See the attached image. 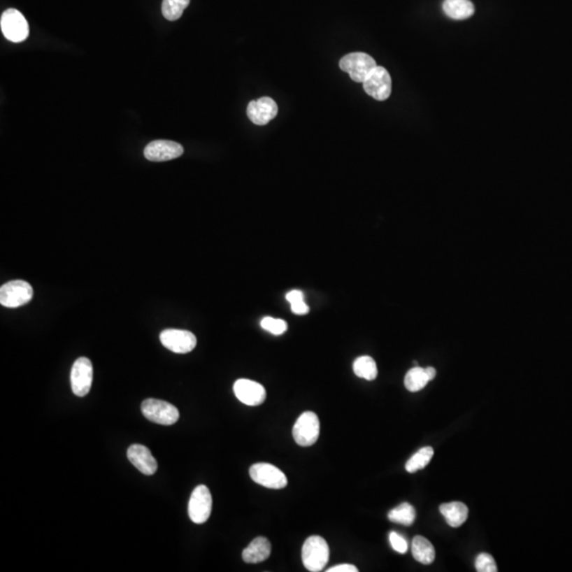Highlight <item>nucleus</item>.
Listing matches in <instances>:
<instances>
[{
  "label": "nucleus",
  "mask_w": 572,
  "mask_h": 572,
  "mask_svg": "<svg viewBox=\"0 0 572 572\" xmlns=\"http://www.w3.org/2000/svg\"><path fill=\"white\" fill-rule=\"evenodd\" d=\"M301 557L304 567L308 571H321L330 559L328 543L319 535L310 536L302 547Z\"/></svg>",
  "instance_id": "1"
},
{
  "label": "nucleus",
  "mask_w": 572,
  "mask_h": 572,
  "mask_svg": "<svg viewBox=\"0 0 572 572\" xmlns=\"http://www.w3.org/2000/svg\"><path fill=\"white\" fill-rule=\"evenodd\" d=\"M376 62L367 53L354 52L345 55L339 62V67L356 83H364L376 68Z\"/></svg>",
  "instance_id": "2"
},
{
  "label": "nucleus",
  "mask_w": 572,
  "mask_h": 572,
  "mask_svg": "<svg viewBox=\"0 0 572 572\" xmlns=\"http://www.w3.org/2000/svg\"><path fill=\"white\" fill-rule=\"evenodd\" d=\"M141 411L149 421L160 425H173L180 419V411L174 405L156 399L143 401Z\"/></svg>",
  "instance_id": "3"
},
{
  "label": "nucleus",
  "mask_w": 572,
  "mask_h": 572,
  "mask_svg": "<svg viewBox=\"0 0 572 572\" xmlns=\"http://www.w3.org/2000/svg\"><path fill=\"white\" fill-rule=\"evenodd\" d=\"M32 297V286L24 280H14L0 287V304L5 308H20L29 303Z\"/></svg>",
  "instance_id": "4"
},
{
  "label": "nucleus",
  "mask_w": 572,
  "mask_h": 572,
  "mask_svg": "<svg viewBox=\"0 0 572 572\" xmlns=\"http://www.w3.org/2000/svg\"><path fill=\"white\" fill-rule=\"evenodd\" d=\"M320 435V422L316 413L306 411L302 413L293 427V437L298 445L308 448L316 443Z\"/></svg>",
  "instance_id": "5"
},
{
  "label": "nucleus",
  "mask_w": 572,
  "mask_h": 572,
  "mask_svg": "<svg viewBox=\"0 0 572 572\" xmlns=\"http://www.w3.org/2000/svg\"><path fill=\"white\" fill-rule=\"evenodd\" d=\"M0 26L5 38L10 42H24L29 35V24L24 16L15 9L3 12Z\"/></svg>",
  "instance_id": "6"
},
{
  "label": "nucleus",
  "mask_w": 572,
  "mask_h": 572,
  "mask_svg": "<svg viewBox=\"0 0 572 572\" xmlns=\"http://www.w3.org/2000/svg\"><path fill=\"white\" fill-rule=\"evenodd\" d=\"M249 474L255 482L267 489H281L287 485L285 474L269 463L254 464L249 470Z\"/></svg>",
  "instance_id": "7"
},
{
  "label": "nucleus",
  "mask_w": 572,
  "mask_h": 572,
  "mask_svg": "<svg viewBox=\"0 0 572 572\" xmlns=\"http://www.w3.org/2000/svg\"><path fill=\"white\" fill-rule=\"evenodd\" d=\"M211 511V493L206 485H199L195 487L189 500V517L194 524H203L209 520Z\"/></svg>",
  "instance_id": "8"
},
{
  "label": "nucleus",
  "mask_w": 572,
  "mask_h": 572,
  "mask_svg": "<svg viewBox=\"0 0 572 572\" xmlns=\"http://www.w3.org/2000/svg\"><path fill=\"white\" fill-rule=\"evenodd\" d=\"M162 345L174 353L186 354L196 347V337L189 331L166 329L160 333Z\"/></svg>",
  "instance_id": "9"
},
{
  "label": "nucleus",
  "mask_w": 572,
  "mask_h": 572,
  "mask_svg": "<svg viewBox=\"0 0 572 572\" xmlns=\"http://www.w3.org/2000/svg\"><path fill=\"white\" fill-rule=\"evenodd\" d=\"M94 368L92 362L86 357H80L73 364L70 373L71 389L78 396H85L92 388Z\"/></svg>",
  "instance_id": "10"
},
{
  "label": "nucleus",
  "mask_w": 572,
  "mask_h": 572,
  "mask_svg": "<svg viewBox=\"0 0 572 572\" xmlns=\"http://www.w3.org/2000/svg\"><path fill=\"white\" fill-rule=\"evenodd\" d=\"M363 85L364 90L370 96L378 101H385L390 96L392 82L386 68L376 66Z\"/></svg>",
  "instance_id": "11"
},
{
  "label": "nucleus",
  "mask_w": 572,
  "mask_h": 572,
  "mask_svg": "<svg viewBox=\"0 0 572 572\" xmlns=\"http://www.w3.org/2000/svg\"><path fill=\"white\" fill-rule=\"evenodd\" d=\"M234 394L247 406H259L266 399V390L262 385L246 378H240L234 385Z\"/></svg>",
  "instance_id": "12"
},
{
  "label": "nucleus",
  "mask_w": 572,
  "mask_h": 572,
  "mask_svg": "<svg viewBox=\"0 0 572 572\" xmlns=\"http://www.w3.org/2000/svg\"><path fill=\"white\" fill-rule=\"evenodd\" d=\"M143 153L150 162H169L180 157L184 154V148L170 140H155L145 147Z\"/></svg>",
  "instance_id": "13"
},
{
  "label": "nucleus",
  "mask_w": 572,
  "mask_h": 572,
  "mask_svg": "<svg viewBox=\"0 0 572 572\" xmlns=\"http://www.w3.org/2000/svg\"><path fill=\"white\" fill-rule=\"evenodd\" d=\"M278 115V105L269 96L252 101L247 106V116L256 125H265Z\"/></svg>",
  "instance_id": "14"
},
{
  "label": "nucleus",
  "mask_w": 572,
  "mask_h": 572,
  "mask_svg": "<svg viewBox=\"0 0 572 572\" xmlns=\"http://www.w3.org/2000/svg\"><path fill=\"white\" fill-rule=\"evenodd\" d=\"M129 462L142 474L151 475L157 472L158 464L151 450L141 444H133L127 450Z\"/></svg>",
  "instance_id": "15"
},
{
  "label": "nucleus",
  "mask_w": 572,
  "mask_h": 572,
  "mask_svg": "<svg viewBox=\"0 0 572 572\" xmlns=\"http://www.w3.org/2000/svg\"><path fill=\"white\" fill-rule=\"evenodd\" d=\"M271 545L269 541L266 538L259 536L243 550L242 557L246 563H261L271 557Z\"/></svg>",
  "instance_id": "16"
},
{
  "label": "nucleus",
  "mask_w": 572,
  "mask_h": 572,
  "mask_svg": "<svg viewBox=\"0 0 572 572\" xmlns=\"http://www.w3.org/2000/svg\"><path fill=\"white\" fill-rule=\"evenodd\" d=\"M440 512L445 518L446 522L452 528H459L468 520V507L460 501L443 503L440 506Z\"/></svg>",
  "instance_id": "17"
},
{
  "label": "nucleus",
  "mask_w": 572,
  "mask_h": 572,
  "mask_svg": "<svg viewBox=\"0 0 572 572\" xmlns=\"http://www.w3.org/2000/svg\"><path fill=\"white\" fill-rule=\"evenodd\" d=\"M446 16L455 20H464L474 15L475 7L470 0H444L442 5Z\"/></svg>",
  "instance_id": "18"
},
{
  "label": "nucleus",
  "mask_w": 572,
  "mask_h": 572,
  "mask_svg": "<svg viewBox=\"0 0 572 572\" xmlns=\"http://www.w3.org/2000/svg\"><path fill=\"white\" fill-rule=\"evenodd\" d=\"M411 552L415 561L424 565H429L435 561L436 551L433 544L427 538L420 536V535L413 538Z\"/></svg>",
  "instance_id": "19"
},
{
  "label": "nucleus",
  "mask_w": 572,
  "mask_h": 572,
  "mask_svg": "<svg viewBox=\"0 0 572 572\" xmlns=\"http://www.w3.org/2000/svg\"><path fill=\"white\" fill-rule=\"evenodd\" d=\"M353 371L356 376L364 380H373L378 376L376 361L370 356H359L354 361Z\"/></svg>",
  "instance_id": "20"
},
{
  "label": "nucleus",
  "mask_w": 572,
  "mask_h": 572,
  "mask_svg": "<svg viewBox=\"0 0 572 572\" xmlns=\"http://www.w3.org/2000/svg\"><path fill=\"white\" fill-rule=\"evenodd\" d=\"M389 520L403 526H411L415 520V510L410 503H403L388 513Z\"/></svg>",
  "instance_id": "21"
},
{
  "label": "nucleus",
  "mask_w": 572,
  "mask_h": 572,
  "mask_svg": "<svg viewBox=\"0 0 572 572\" xmlns=\"http://www.w3.org/2000/svg\"><path fill=\"white\" fill-rule=\"evenodd\" d=\"M433 457V448L427 446V448H421L419 452H415V454L407 461L405 469H406L407 472L410 473V474L417 472V471L423 470L424 468H426L428 463L431 462Z\"/></svg>",
  "instance_id": "22"
},
{
  "label": "nucleus",
  "mask_w": 572,
  "mask_h": 572,
  "mask_svg": "<svg viewBox=\"0 0 572 572\" xmlns=\"http://www.w3.org/2000/svg\"><path fill=\"white\" fill-rule=\"evenodd\" d=\"M428 382H431V380L428 378L425 369L415 367L407 372L404 384L407 390L410 391V392H417V391L422 390L428 384Z\"/></svg>",
  "instance_id": "23"
},
{
  "label": "nucleus",
  "mask_w": 572,
  "mask_h": 572,
  "mask_svg": "<svg viewBox=\"0 0 572 572\" xmlns=\"http://www.w3.org/2000/svg\"><path fill=\"white\" fill-rule=\"evenodd\" d=\"M190 0H164L162 1V15L171 22L180 18L185 9L188 7Z\"/></svg>",
  "instance_id": "24"
},
{
  "label": "nucleus",
  "mask_w": 572,
  "mask_h": 572,
  "mask_svg": "<svg viewBox=\"0 0 572 572\" xmlns=\"http://www.w3.org/2000/svg\"><path fill=\"white\" fill-rule=\"evenodd\" d=\"M261 327L273 335H282L287 331V324L282 319L264 317L261 320Z\"/></svg>",
  "instance_id": "25"
},
{
  "label": "nucleus",
  "mask_w": 572,
  "mask_h": 572,
  "mask_svg": "<svg viewBox=\"0 0 572 572\" xmlns=\"http://www.w3.org/2000/svg\"><path fill=\"white\" fill-rule=\"evenodd\" d=\"M475 565H476V570L478 572H496L498 570L495 559L489 553H480L477 557Z\"/></svg>",
  "instance_id": "26"
},
{
  "label": "nucleus",
  "mask_w": 572,
  "mask_h": 572,
  "mask_svg": "<svg viewBox=\"0 0 572 572\" xmlns=\"http://www.w3.org/2000/svg\"><path fill=\"white\" fill-rule=\"evenodd\" d=\"M389 541H390V545L393 550L396 551V552L404 555L408 551V543L399 533L390 532Z\"/></svg>",
  "instance_id": "27"
},
{
  "label": "nucleus",
  "mask_w": 572,
  "mask_h": 572,
  "mask_svg": "<svg viewBox=\"0 0 572 572\" xmlns=\"http://www.w3.org/2000/svg\"><path fill=\"white\" fill-rule=\"evenodd\" d=\"M291 310L292 312L296 315H306L308 310H310V308H308V304L304 302V300H302V301L292 303Z\"/></svg>",
  "instance_id": "28"
},
{
  "label": "nucleus",
  "mask_w": 572,
  "mask_h": 572,
  "mask_svg": "<svg viewBox=\"0 0 572 572\" xmlns=\"http://www.w3.org/2000/svg\"><path fill=\"white\" fill-rule=\"evenodd\" d=\"M328 572H357L359 569L351 564H341V565L334 566V567L329 568L327 570Z\"/></svg>",
  "instance_id": "29"
},
{
  "label": "nucleus",
  "mask_w": 572,
  "mask_h": 572,
  "mask_svg": "<svg viewBox=\"0 0 572 572\" xmlns=\"http://www.w3.org/2000/svg\"><path fill=\"white\" fill-rule=\"evenodd\" d=\"M286 300L289 302V303H295V302L302 301L304 300V295L302 292L295 291L289 292V293L286 294Z\"/></svg>",
  "instance_id": "30"
},
{
  "label": "nucleus",
  "mask_w": 572,
  "mask_h": 572,
  "mask_svg": "<svg viewBox=\"0 0 572 572\" xmlns=\"http://www.w3.org/2000/svg\"><path fill=\"white\" fill-rule=\"evenodd\" d=\"M426 374H427L428 378L429 380H433L434 378H436V374H437V371H436L435 368L434 367H427L425 369Z\"/></svg>",
  "instance_id": "31"
}]
</instances>
